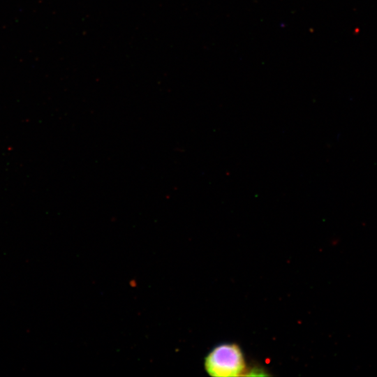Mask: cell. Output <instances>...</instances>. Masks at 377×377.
<instances>
[{"mask_svg":"<svg viewBox=\"0 0 377 377\" xmlns=\"http://www.w3.org/2000/svg\"><path fill=\"white\" fill-rule=\"evenodd\" d=\"M204 367L207 373L214 377L249 376L250 370L242 349L234 343L214 347L205 357Z\"/></svg>","mask_w":377,"mask_h":377,"instance_id":"obj_1","label":"cell"}]
</instances>
